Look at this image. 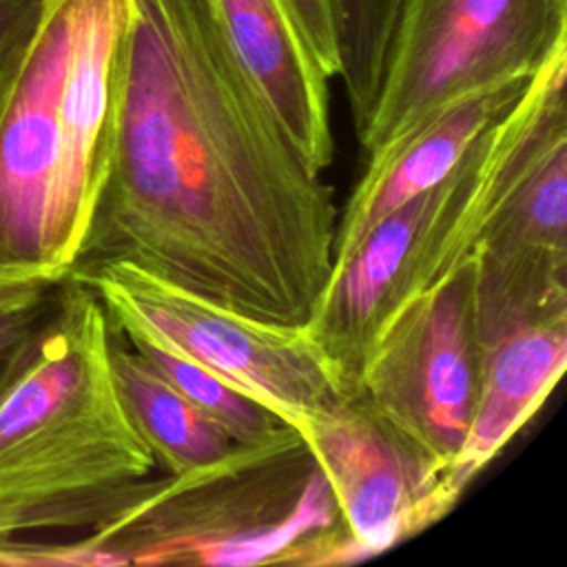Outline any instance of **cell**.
<instances>
[{
  "label": "cell",
  "instance_id": "6da1fadb",
  "mask_svg": "<svg viewBox=\"0 0 567 567\" xmlns=\"http://www.w3.org/2000/svg\"><path fill=\"white\" fill-rule=\"evenodd\" d=\"M339 208L241 73L206 0H131L71 266L131 261L239 315L306 326Z\"/></svg>",
  "mask_w": 567,
  "mask_h": 567
},
{
  "label": "cell",
  "instance_id": "7a4b0ae2",
  "mask_svg": "<svg viewBox=\"0 0 567 567\" xmlns=\"http://www.w3.org/2000/svg\"><path fill=\"white\" fill-rule=\"evenodd\" d=\"M155 467L113 381L104 308L66 275L0 385V540L89 532L142 498Z\"/></svg>",
  "mask_w": 567,
  "mask_h": 567
},
{
  "label": "cell",
  "instance_id": "3957f363",
  "mask_svg": "<svg viewBox=\"0 0 567 567\" xmlns=\"http://www.w3.org/2000/svg\"><path fill=\"white\" fill-rule=\"evenodd\" d=\"M565 80L567 49L532 78L443 179L374 224L332 272L306 328L350 392L374 337L472 261L545 148L567 135Z\"/></svg>",
  "mask_w": 567,
  "mask_h": 567
},
{
  "label": "cell",
  "instance_id": "277c9868",
  "mask_svg": "<svg viewBox=\"0 0 567 567\" xmlns=\"http://www.w3.org/2000/svg\"><path fill=\"white\" fill-rule=\"evenodd\" d=\"M346 527L303 436L235 443L224 456L153 478L142 498L66 543H35V565L330 567Z\"/></svg>",
  "mask_w": 567,
  "mask_h": 567
},
{
  "label": "cell",
  "instance_id": "5b68a950",
  "mask_svg": "<svg viewBox=\"0 0 567 567\" xmlns=\"http://www.w3.org/2000/svg\"><path fill=\"white\" fill-rule=\"evenodd\" d=\"M69 275L126 339L157 343L275 412L308 441L312 425L352 392L306 326L239 315L131 261H97Z\"/></svg>",
  "mask_w": 567,
  "mask_h": 567
},
{
  "label": "cell",
  "instance_id": "8992f818",
  "mask_svg": "<svg viewBox=\"0 0 567 567\" xmlns=\"http://www.w3.org/2000/svg\"><path fill=\"white\" fill-rule=\"evenodd\" d=\"M567 49V0H405L370 115L365 155L436 111L532 75Z\"/></svg>",
  "mask_w": 567,
  "mask_h": 567
},
{
  "label": "cell",
  "instance_id": "52a82bcc",
  "mask_svg": "<svg viewBox=\"0 0 567 567\" xmlns=\"http://www.w3.org/2000/svg\"><path fill=\"white\" fill-rule=\"evenodd\" d=\"M478 374L470 261L374 337L354 394L445 472L465 439Z\"/></svg>",
  "mask_w": 567,
  "mask_h": 567
},
{
  "label": "cell",
  "instance_id": "ba28073f",
  "mask_svg": "<svg viewBox=\"0 0 567 567\" xmlns=\"http://www.w3.org/2000/svg\"><path fill=\"white\" fill-rule=\"evenodd\" d=\"M75 0H49L0 93V297L66 277L51 248L60 166V93Z\"/></svg>",
  "mask_w": 567,
  "mask_h": 567
},
{
  "label": "cell",
  "instance_id": "9c48e42d",
  "mask_svg": "<svg viewBox=\"0 0 567 567\" xmlns=\"http://www.w3.org/2000/svg\"><path fill=\"white\" fill-rule=\"evenodd\" d=\"M306 443L346 527L339 565L392 549L456 505L443 485V472L357 394L326 412Z\"/></svg>",
  "mask_w": 567,
  "mask_h": 567
},
{
  "label": "cell",
  "instance_id": "30bf717a",
  "mask_svg": "<svg viewBox=\"0 0 567 567\" xmlns=\"http://www.w3.org/2000/svg\"><path fill=\"white\" fill-rule=\"evenodd\" d=\"M567 135L538 157L472 257L478 354L503 334L567 319Z\"/></svg>",
  "mask_w": 567,
  "mask_h": 567
},
{
  "label": "cell",
  "instance_id": "8fae6325",
  "mask_svg": "<svg viewBox=\"0 0 567 567\" xmlns=\"http://www.w3.org/2000/svg\"><path fill=\"white\" fill-rule=\"evenodd\" d=\"M128 13L131 0H75L60 93V166L51 221L53 259L66 275L89 224L115 55Z\"/></svg>",
  "mask_w": 567,
  "mask_h": 567
},
{
  "label": "cell",
  "instance_id": "7c38bea8",
  "mask_svg": "<svg viewBox=\"0 0 567 567\" xmlns=\"http://www.w3.org/2000/svg\"><path fill=\"white\" fill-rule=\"evenodd\" d=\"M221 40L306 162H334L330 78L306 47L284 0H206Z\"/></svg>",
  "mask_w": 567,
  "mask_h": 567
},
{
  "label": "cell",
  "instance_id": "4fadbf2b",
  "mask_svg": "<svg viewBox=\"0 0 567 567\" xmlns=\"http://www.w3.org/2000/svg\"><path fill=\"white\" fill-rule=\"evenodd\" d=\"M536 73L472 93L365 155L359 182L339 208L332 272L374 224L443 179L472 142L525 93Z\"/></svg>",
  "mask_w": 567,
  "mask_h": 567
},
{
  "label": "cell",
  "instance_id": "5bb4252c",
  "mask_svg": "<svg viewBox=\"0 0 567 567\" xmlns=\"http://www.w3.org/2000/svg\"><path fill=\"white\" fill-rule=\"evenodd\" d=\"M565 365L567 319L520 326L485 350L465 439L443 472V485L456 503L540 410Z\"/></svg>",
  "mask_w": 567,
  "mask_h": 567
},
{
  "label": "cell",
  "instance_id": "9a60e30c",
  "mask_svg": "<svg viewBox=\"0 0 567 567\" xmlns=\"http://www.w3.org/2000/svg\"><path fill=\"white\" fill-rule=\"evenodd\" d=\"M109 359L122 405L166 474L206 465L235 443L204 419L151 363L109 323Z\"/></svg>",
  "mask_w": 567,
  "mask_h": 567
},
{
  "label": "cell",
  "instance_id": "2e32d148",
  "mask_svg": "<svg viewBox=\"0 0 567 567\" xmlns=\"http://www.w3.org/2000/svg\"><path fill=\"white\" fill-rule=\"evenodd\" d=\"M405 0H328L354 131L365 124Z\"/></svg>",
  "mask_w": 567,
  "mask_h": 567
},
{
  "label": "cell",
  "instance_id": "e0dca14e",
  "mask_svg": "<svg viewBox=\"0 0 567 567\" xmlns=\"http://www.w3.org/2000/svg\"><path fill=\"white\" fill-rule=\"evenodd\" d=\"M126 339V337H124ZM151 368L168 381L204 419L221 427L233 443H255L277 434L284 423L275 412L237 392L193 361L144 339H126Z\"/></svg>",
  "mask_w": 567,
  "mask_h": 567
},
{
  "label": "cell",
  "instance_id": "ac0fdd59",
  "mask_svg": "<svg viewBox=\"0 0 567 567\" xmlns=\"http://www.w3.org/2000/svg\"><path fill=\"white\" fill-rule=\"evenodd\" d=\"M60 281L40 288L0 310V385L9 377L11 368L16 365L18 357L49 317L55 306Z\"/></svg>",
  "mask_w": 567,
  "mask_h": 567
},
{
  "label": "cell",
  "instance_id": "d6986e66",
  "mask_svg": "<svg viewBox=\"0 0 567 567\" xmlns=\"http://www.w3.org/2000/svg\"><path fill=\"white\" fill-rule=\"evenodd\" d=\"M49 0H0V93L33 40Z\"/></svg>",
  "mask_w": 567,
  "mask_h": 567
},
{
  "label": "cell",
  "instance_id": "ffe728a7",
  "mask_svg": "<svg viewBox=\"0 0 567 567\" xmlns=\"http://www.w3.org/2000/svg\"><path fill=\"white\" fill-rule=\"evenodd\" d=\"M306 47L315 55L321 71L332 80L339 75V58L328 0H284Z\"/></svg>",
  "mask_w": 567,
  "mask_h": 567
},
{
  "label": "cell",
  "instance_id": "44dd1931",
  "mask_svg": "<svg viewBox=\"0 0 567 567\" xmlns=\"http://www.w3.org/2000/svg\"><path fill=\"white\" fill-rule=\"evenodd\" d=\"M51 286V284H49ZM42 288H47V286H42ZM35 290H40V288H35ZM35 290H29V292H22V295H16V297H0V310L4 308V306H9V303H13V301H18V299H22V297H27V295H31V292H35Z\"/></svg>",
  "mask_w": 567,
  "mask_h": 567
}]
</instances>
